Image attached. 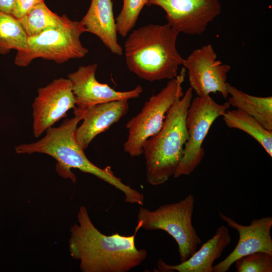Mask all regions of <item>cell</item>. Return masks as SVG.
<instances>
[{
	"mask_svg": "<svg viewBox=\"0 0 272 272\" xmlns=\"http://www.w3.org/2000/svg\"><path fill=\"white\" fill-rule=\"evenodd\" d=\"M64 15L59 16L51 11L43 2L18 19L28 37L36 35L60 24Z\"/></svg>",
	"mask_w": 272,
	"mask_h": 272,
	"instance_id": "20",
	"label": "cell"
},
{
	"mask_svg": "<svg viewBox=\"0 0 272 272\" xmlns=\"http://www.w3.org/2000/svg\"><path fill=\"white\" fill-rule=\"evenodd\" d=\"M37 92L32 104L33 132L36 138L65 117L67 112L76 105L72 83L68 78L55 79L39 88Z\"/></svg>",
	"mask_w": 272,
	"mask_h": 272,
	"instance_id": "11",
	"label": "cell"
},
{
	"mask_svg": "<svg viewBox=\"0 0 272 272\" xmlns=\"http://www.w3.org/2000/svg\"><path fill=\"white\" fill-rule=\"evenodd\" d=\"M87 32L97 36L113 54L121 55L111 0H91L90 7L81 20Z\"/></svg>",
	"mask_w": 272,
	"mask_h": 272,
	"instance_id": "16",
	"label": "cell"
},
{
	"mask_svg": "<svg viewBox=\"0 0 272 272\" xmlns=\"http://www.w3.org/2000/svg\"><path fill=\"white\" fill-rule=\"evenodd\" d=\"M219 214L229 226L237 231L239 239L233 250L222 261L213 266V272H226L237 259L249 254L256 252L272 254L271 217L253 219L249 225L245 226L221 212Z\"/></svg>",
	"mask_w": 272,
	"mask_h": 272,
	"instance_id": "12",
	"label": "cell"
},
{
	"mask_svg": "<svg viewBox=\"0 0 272 272\" xmlns=\"http://www.w3.org/2000/svg\"><path fill=\"white\" fill-rule=\"evenodd\" d=\"M28 38L18 19L0 11V54H6L11 49L25 50Z\"/></svg>",
	"mask_w": 272,
	"mask_h": 272,
	"instance_id": "19",
	"label": "cell"
},
{
	"mask_svg": "<svg viewBox=\"0 0 272 272\" xmlns=\"http://www.w3.org/2000/svg\"><path fill=\"white\" fill-rule=\"evenodd\" d=\"M133 234L124 236L116 233L106 235L98 230L85 207H80L78 223L71 228L69 249L72 257L80 261L83 272H127L140 265L147 251L138 249Z\"/></svg>",
	"mask_w": 272,
	"mask_h": 272,
	"instance_id": "1",
	"label": "cell"
},
{
	"mask_svg": "<svg viewBox=\"0 0 272 272\" xmlns=\"http://www.w3.org/2000/svg\"><path fill=\"white\" fill-rule=\"evenodd\" d=\"M194 202V196L189 194L179 201L162 205L155 210L142 207L137 226L147 230L166 232L177 242L180 260L183 262L201 243L192 223Z\"/></svg>",
	"mask_w": 272,
	"mask_h": 272,
	"instance_id": "6",
	"label": "cell"
},
{
	"mask_svg": "<svg viewBox=\"0 0 272 272\" xmlns=\"http://www.w3.org/2000/svg\"><path fill=\"white\" fill-rule=\"evenodd\" d=\"M161 7L167 23L179 33L201 35L222 12L220 0H149L147 6Z\"/></svg>",
	"mask_w": 272,
	"mask_h": 272,
	"instance_id": "10",
	"label": "cell"
},
{
	"mask_svg": "<svg viewBox=\"0 0 272 272\" xmlns=\"http://www.w3.org/2000/svg\"><path fill=\"white\" fill-rule=\"evenodd\" d=\"M179 34L168 24H151L133 30L124 45L128 70L150 82L176 77L184 59L176 47Z\"/></svg>",
	"mask_w": 272,
	"mask_h": 272,
	"instance_id": "2",
	"label": "cell"
},
{
	"mask_svg": "<svg viewBox=\"0 0 272 272\" xmlns=\"http://www.w3.org/2000/svg\"><path fill=\"white\" fill-rule=\"evenodd\" d=\"M44 0H15L11 14L19 19Z\"/></svg>",
	"mask_w": 272,
	"mask_h": 272,
	"instance_id": "23",
	"label": "cell"
},
{
	"mask_svg": "<svg viewBox=\"0 0 272 272\" xmlns=\"http://www.w3.org/2000/svg\"><path fill=\"white\" fill-rule=\"evenodd\" d=\"M128 100H117L90 107L76 106L74 115L79 116L82 123L76 129L75 139L84 150L88 148L98 134L108 130L128 112Z\"/></svg>",
	"mask_w": 272,
	"mask_h": 272,
	"instance_id": "14",
	"label": "cell"
},
{
	"mask_svg": "<svg viewBox=\"0 0 272 272\" xmlns=\"http://www.w3.org/2000/svg\"><path fill=\"white\" fill-rule=\"evenodd\" d=\"M81 120V117L77 115L65 119L59 126L48 128L44 137L40 140L17 146L16 153L48 155L56 161V170L60 176L69 178L75 183L76 176L71 169H78L112 185L124 194L125 199H131L136 193L135 189L123 183L114 175L110 166L101 168L93 164L77 142L75 131Z\"/></svg>",
	"mask_w": 272,
	"mask_h": 272,
	"instance_id": "3",
	"label": "cell"
},
{
	"mask_svg": "<svg viewBox=\"0 0 272 272\" xmlns=\"http://www.w3.org/2000/svg\"><path fill=\"white\" fill-rule=\"evenodd\" d=\"M185 73L183 67L176 77L169 80L158 93L151 96L141 111L127 122L128 136L123 150L131 157L143 154L144 142L161 129L168 111L176 99L183 95L182 84Z\"/></svg>",
	"mask_w": 272,
	"mask_h": 272,
	"instance_id": "7",
	"label": "cell"
},
{
	"mask_svg": "<svg viewBox=\"0 0 272 272\" xmlns=\"http://www.w3.org/2000/svg\"><path fill=\"white\" fill-rule=\"evenodd\" d=\"M96 63L81 65L67 77L72 83L77 106L90 107L117 100H128L139 97L143 91L137 86L126 91H118L107 84L99 82L96 78Z\"/></svg>",
	"mask_w": 272,
	"mask_h": 272,
	"instance_id": "13",
	"label": "cell"
},
{
	"mask_svg": "<svg viewBox=\"0 0 272 272\" xmlns=\"http://www.w3.org/2000/svg\"><path fill=\"white\" fill-rule=\"evenodd\" d=\"M15 0H0V11L11 14Z\"/></svg>",
	"mask_w": 272,
	"mask_h": 272,
	"instance_id": "24",
	"label": "cell"
},
{
	"mask_svg": "<svg viewBox=\"0 0 272 272\" xmlns=\"http://www.w3.org/2000/svg\"><path fill=\"white\" fill-rule=\"evenodd\" d=\"M193 92L189 87L176 99L168 111L161 129L143 144L146 178L151 185L166 182L179 165L188 137L186 120Z\"/></svg>",
	"mask_w": 272,
	"mask_h": 272,
	"instance_id": "4",
	"label": "cell"
},
{
	"mask_svg": "<svg viewBox=\"0 0 272 272\" xmlns=\"http://www.w3.org/2000/svg\"><path fill=\"white\" fill-rule=\"evenodd\" d=\"M226 126L242 130L255 139L272 157V131L266 129L258 120L238 109L227 110L222 115Z\"/></svg>",
	"mask_w": 272,
	"mask_h": 272,
	"instance_id": "18",
	"label": "cell"
},
{
	"mask_svg": "<svg viewBox=\"0 0 272 272\" xmlns=\"http://www.w3.org/2000/svg\"><path fill=\"white\" fill-rule=\"evenodd\" d=\"M230 107L228 101L220 104L210 95L192 98L186 120L188 137L174 177L189 175L200 164L205 155L202 144L211 126Z\"/></svg>",
	"mask_w": 272,
	"mask_h": 272,
	"instance_id": "8",
	"label": "cell"
},
{
	"mask_svg": "<svg viewBox=\"0 0 272 272\" xmlns=\"http://www.w3.org/2000/svg\"><path fill=\"white\" fill-rule=\"evenodd\" d=\"M234 263L238 272H271L272 254L256 252L240 257Z\"/></svg>",
	"mask_w": 272,
	"mask_h": 272,
	"instance_id": "22",
	"label": "cell"
},
{
	"mask_svg": "<svg viewBox=\"0 0 272 272\" xmlns=\"http://www.w3.org/2000/svg\"><path fill=\"white\" fill-rule=\"evenodd\" d=\"M182 65L187 71L190 87L196 96L218 92L225 99L228 98L227 79L231 66L217 59L211 44L193 50L184 58Z\"/></svg>",
	"mask_w": 272,
	"mask_h": 272,
	"instance_id": "9",
	"label": "cell"
},
{
	"mask_svg": "<svg viewBox=\"0 0 272 272\" xmlns=\"http://www.w3.org/2000/svg\"><path fill=\"white\" fill-rule=\"evenodd\" d=\"M228 102L233 107L258 120L266 129L272 131V97H258L248 94L227 85Z\"/></svg>",
	"mask_w": 272,
	"mask_h": 272,
	"instance_id": "17",
	"label": "cell"
},
{
	"mask_svg": "<svg viewBox=\"0 0 272 272\" xmlns=\"http://www.w3.org/2000/svg\"><path fill=\"white\" fill-rule=\"evenodd\" d=\"M149 0H123L121 10L115 19L117 33L126 37L134 27L140 14Z\"/></svg>",
	"mask_w": 272,
	"mask_h": 272,
	"instance_id": "21",
	"label": "cell"
},
{
	"mask_svg": "<svg viewBox=\"0 0 272 272\" xmlns=\"http://www.w3.org/2000/svg\"><path fill=\"white\" fill-rule=\"evenodd\" d=\"M231 242V237L228 229L224 226H220L216 230L215 235L185 261L178 264L170 265L159 259L157 263L158 271L213 272L214 262L222 256Z\"/></svg>",
	"mask_w": 272,
	"mask_h": 272,
	"instance_id": "15",
	"label": "cell"
},
{
	"mask_svg": "<svg viewBox=\"0 0 272 272\" xmlns=\"http://www.w3.org/2000/svg\"><path fill=\"white\" fill-rule=\"evenodd\" d=\"M83 22L73 21L64 15L58 26L28 37L26 48L17 51L15 64L27 66L37 58L62 63L71 59L84 57L89 50L82 44L80 37L86 32Z\"/></svg>",
	"mask_w": 272,
	"mask_h": 272,
	"instance_id": "5",
	"label": "cell"
}]
</instances>
